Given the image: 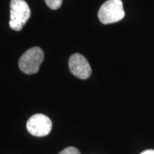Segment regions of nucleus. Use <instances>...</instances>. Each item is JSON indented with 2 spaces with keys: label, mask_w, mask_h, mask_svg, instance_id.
<instances>
[{
  "label": "nucleus",
  "mask_w": 154,
  "mask_h": 154,
  "mask_svg": "<svg viewBox=\"0 0 154 154\" xmlns=\"http://www.w3.org/2000/svg\"><path fill=\"white\" fill-rule=\"evenodd\" d=\"M125 12L121 0H108L100 7L98 17L102 24L118 22L124 19Z\"/></svg>",
  "instance_id": "1"
},
{
  "label": "nucleus",
  "mask_w": 154,
  "mask_h": 154,
  "mask_svg": "<svg viewBox=\"0 0 154 154\" xmlns=\"http://www.w3.org/2000/svg\"><path fill=\"white\" fill-rule=\"evenodd\" d=\"M44 52L40 47H35L28 49L19 60V67L26 74H34L38 72L43 62Z\"/></svg>",
  "instance_id": "2"
},
{
  "label": "nucleus",
  "mask_w": 154,
  "mask_h": 154,
  "mask_svg": "<svg viewBox=\"0 0 154 154\" xmlns=\"http://www.w3.org/2000/svg\"><path fill=\"white\" fill-rule=\"evenodd\" d=\"M30 16V8L24 0H11L9 26L12 29L22 30Z\"/></svg>",
  "instance_id": "3"
},
{
  "label": "nucleus",
  "mask_w": 154,
  "mask_h": 154,
  "mask_svg": "<svg viewBox=\"0 0 154 154\" xmlns=\"http://www.w3.org/2000/svg\"><path fill=\"white\" fill-rule=\"evenodd\" d=\"M52 128V122L49 117L42 113H36L30 117L26 122V129L36 137L48 135Z\"/></svg>",
  "instance_id": "4"
},
{
  "label": "nucleus",
  "mask_w": 154,
  "mask_h": 154,
  "mask_svg": "<svg viewBox=\"0 0 154 154\" xmlns=\"http://www.w3.org/2000/svg\"><path fill=\"white\" fill-rule=\"evenodd\" d=\"M69 68L72 74L81 79H86L91 74V68L88 61L80 54H74L69 60Z\"/></svg>",
  "instance_id": "5"
},
{
  "label": "nucleus",
  "mask_w": 154,
  "mask_h": 154,
  "mask_svg": "<svg viewBox=\"0 0 154 154\" xmlns=\"http://www.w3.org/2000/svg\"><path fill=\"white\" fill-rule=\"evenodd\" d=\"M46 5L51 9H57L61 6L62 0H44Z\"/></svg>",
  "instance_id": "6"
},
{
  "label": "nucleus",
  "mask_w": 154,
  "mask_h": 154,
  "mask_svg": "<svg viewBox=\"0 0 154 154\" xmlns=\"http://www.w3.org/2000/svg\"><path fill=\"white\" fill-rule=\"evenodd\" d=\"M59 154H81L79 150L75 147H67Z\"/></svg>",
  "instance_id": "7"
},
{
  "label": "nucleus",
  "mask_w": 154,
  "mask_h": 154,
  "mask_svg": "<svg viewBox=\"0 0 154 154\" xmlns=\"http://www.w3.org/2000/svg\"><path fill=\"white\" fill-rule=\"evenodd\" d=\"M140 154H154V150H146V151H144L143 152H142Z\"/></svg>",
  "instance_id": "8"
}]
</instances>
